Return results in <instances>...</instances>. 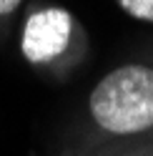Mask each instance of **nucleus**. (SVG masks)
Returning <instances> with one entry per match:
<instances>
[{
  "label": "nucleus",
  "instance_id": "1",
  "mask_svg": "<svg viewBox=\"0 0 153 156\" xmlns=\"http://www.w3.org/2000/svg\"><path fill=\"white\" fill-rule=\"evenodd\" d=\"M95 126L113 136H136L153 129V68L121 66L93 88L88 98Z\"/></svg>",
  "mask_w": 153,
  "mask_h": 156
},
{
  "label": "nucleus",
  "instance_id": "2",
  "mask_svg": "<svg viewBox=\"0 0 153 156\" xmlns=\"http://www.w3.org/2000/svg\"><path fill=\"white\" fill-rule=\"evenodd\" d=\"M75 20L63 8H43L25 20L23 28V55L28 63L43 66L60 58L73 43Z\"/></svg>",
  "mask_w": 153,
  "mask_h": 156
},
{
  "label": "nucleus",
  "instance_id": "3",
  "mask_svg": "<svg viewBox=\"0 0 153 156\" xmlns=\"http://www.w3.org/2000/svg\"><path fill=\"white\" fill-rule=\"evenodd\" d=\"M123 10L133 15L136 20H146L153 23V0H121Z\"/></svg>",
  "mask_w": 153,
  "mask_h": 156
},
{
  "label": "nucleus",
  "instance_id": "4",
  "mask_svg": "<svg viewBox=\"0 0 153 156\" xmlns=\"http://www.w3.org/2000/svg\"><path fill=\"white\" fill-rule=\"evenodd\" d=\"M18 5H20V0H0V15H10V13H15Z\"/></svg>",
  "mask_w": 153,
  "mask_h": 156
},
{
  "label": "nucleus",
  "instance_id": "5",
  "mask_svg": "<svg viewBox=\"0 0 153 156\" xmlns=\"http://www.w3.org/2000/svg\"><path fill=\"white\" fill-rule=\"evenodd\" d=\"M143 156H153V151H151V154H143Z\"/></svg>",
  "mask_w": 153,
  "mask_h": 156
}]
</instances>
